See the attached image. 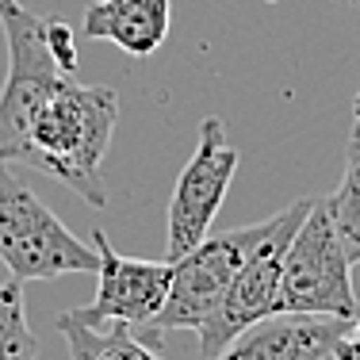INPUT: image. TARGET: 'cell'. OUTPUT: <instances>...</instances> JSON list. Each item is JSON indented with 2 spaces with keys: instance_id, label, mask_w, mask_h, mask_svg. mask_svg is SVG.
Wrapping results in <instances>:
<instances>
[{
  "instance_id": "obj_1",
  "label": "cell",
  "mask_w": 360,
  "mask_h": 360,
  "mask_svg": "<svg viewBox=\"0 0 360 360\" xmlns=\"http://www.w3.org/2000/svg\"><path fill=\"white\" fill-rule=\"evenodd\" d=\"M119 123V96L104 84H81L62 77L54 92L31 115L20 165L62 180L89 207H108L104 158Z\"/></svg>"
},
{
  "instance_id": "obj_2",
  "label": "cell",
  "mask_w": 360,
  "mask_h": 360,
  "mask_svg": "<svg viewBox=\"0 0 360 360\" xmlns=\"http://www.w3.org/2000/svg\"><path fill=\"white\" fill-rule=\"evenodd\" d=\"M0 261L15 280L96 272V250L73 234L8 165H0Z\"/></svg>"
},
{
  "instance_id": "obj_3",
  "label": "cell",
  "mask_w": 360,
  "mask_h": 360,
  "mask_svg": "<svg viewBox=\"0 0 360 360\" xmlns=\"http://www.w3.org/2000/svg\"><path fill=\"white\" fill-rule=\"evenodd\" d=\"M276 314H326L353 322L360 314L353 291V261L338 238L326 200H314L311 215L299 222L284 257Z\"/></svg>"
},
{
  "instance_id": "obj_4",
  "label": "cell",
  "mask_w": 360,
  "mask_h": 360,
  "mask_svg": "<svg viewBox=\"0 0 360 360\" xmlns=\"http://www.w3.org/2000/svg\"><path fill=\"white\" fill-rule=\"evenodd\" d=\"M0 27L8 39V77L0 89V165H20L31 115L62 84V73L46 46V20L23 0H0Z\"/></svg>"
},
{
  "instance_id": "obj_5",
  "label": "cell",
  "mask_w": 360,
  "mask_h": 360,
  "mask_svg": "<svg viewBox=\"0 0 360 360\" xmlns=\"http://www.w3.org/2000/svg\"><path fill=\"white\" fill-rule=\"evenodd\" d=\"M272 219L253 222V226H238L226 234H207L192 253H184L180 261H173V284H169V299L161 307V314L139 333L142 341H153L161 333L173 330H195L200 333L207 319L219 311L226 288L234 284L242 261L250 257V250L264 238Z\"/></svg>"
},
{
  "instance_id": "obj_6",
  "label": "cell",
  "mask_w": 360,
  "mask_h": 360,
  "mask_svg": "<svg viewBox=\"0 0 360 360\" xmlns=\"http://www.w3.org/2000/svg\"><path fill=\"white\" fill-rule=\"evenodd\" d=\"M314 200H295L291 207H284L280 215H272L264 238L250 250V257L242 261L234 284L226 288L219 311L207 319V326L200 330V353L203 356H219L230 341L242 330H250L261 319L276 314V295H280V276H284V257L288 245L295 238L299 222L311 215Z\"/></svg>"
},
{
  "instance_id": "obj_7",
  "label": "cell",
  "mask_w": 360,
  "mask_h": 360,
  "mask_svg": "<svg viewBox=\"0 0 360 360\" xmlns=\"http://www.w3.org/2000/svg\"><path fill=\"white\" fill-rule=\"evenodd\" d=\"M234 173H238V150L226 146V123L215 115L203 119L195 153L180 169L173 184V200H169L165 261H180L211 234V222H215L222 200H226Z\"/></svg>"
},
{
  "instance_id": "obj_8",
  "label": "cell",
  "mask_w": 360,
  "mask_h": 360,
  "mask_svg": "<svg viewBox=\"0 0 360 360\" xmlns=\"http://www.w3.org/2000/svg\"><path fill=\"white\" fill-rule=\"evenodd\" d=\"M92 250H96V299L89 307H77V319L89 326H131L146 330L161 314L173 284V261H139V257L115 253L104 230H92Z\"/></svg>"
},
{
  "instance_id": "obj_9",
  "label": "cell",
  "mask_w": 360,
  "mask_h": 360,
  "mask_svg": "<svg viewBox=\"0 0 360 360\" xmlns=\"http://www.w3.org/2000/svg\"><path fill=\"white\" fill-rule=\"evenodd\" d=\"M349 322L326 314H269L211 360H333Z\"/></svg>"
},
{
  "instance_id": "obj_10",
  "label": "cell",
  "mask_w": 360,
  "mask_h": 360,
  "mask_svg": "<svg viewBox=\"0 0 360 360\" xmlns=\"http://www.w3.org/2000/svg\"><path fill=\"white\" fill-rule=\"evenodd\" d=\"M173 0H96L84 8V39L111 42L131 58H150L169 39Z\"/></svg>"
},
{
  "instance_id": "obj_11",
  "label": "cell",
  "mask_w": 360,
  "mask_h": 360,
  "mask_svg": "<svg viewBox=\"0 0 360 360\" xmlns=\"http://www.w3.org/2000/svg\"><path fill=\"white\" fill-rule=\"evenodd\" d=\"M58 333L65 338L70 360H165L131 326H89L73 311L58 319Z\"/></svg>"
},
{
  "instance_id": "obj_12",
  "label": "cell",
  "mask_w": 360,
  "mask_h": 360,
  "mask_svg": "<svg viewBox=\"0 0 360 360\" xmlns=\"http://www.w3.org/2000/svg\"><path fill=\"white\" fill-rule=\"evenodd\" d=\"M330 219L338 226V238L345 245L349 261H360V146H349L345 153V173H341L338 192L326 200Z\"/></svg>"
},
{
  "instance_id": "obj_13",
  "label": "cell",
  "mask_w": 360,
  "mask_h": 360,
  "mask_svg": "<svg viewBox=\"0 0 360 360\" xmlns=\"http://www.w3.org/2000/svg\"><path fill=\"white\" fill-rule=\"evenodd\" d=\"M0 360H39L27 303H23V280L15 276L0 284Z\"/></svg>"
},
{
  "instance_id": "obj_14",
  "label": "cell",
  "mask_w": 360,
  "mask_h": 360,
  "mask_svg": "<svg viewBox=\"0 0 360 360\" xmlns=\"http://www.w3.org/2000/svg\"><path fill=\"white\" fill-rule=\"evenodd\" d=\"M46 46H50V54H54L58 70L73 77V70H77V39H73L70 23L58 20V15H46Z\"/></svg>"
},
{
  "instance_id": "obj_15",
  "label": "cell",
  "mask_w": 360,
  "mask_h": 360,
  "mask_svg": "<svg viewBox=\"0 0 360 360\" xmlns=\"http://www.w3.org/2000/svg\"><path fill=\"white\" fill-rule=\"evenodd\" d=\"M333 360H360V345H356L353 338H349V333L338 341V349H333Z\"/></svg>"
},
{
  "instance_id": "obj_16",
  "label": "cell",
  "mask_w": 360,
  "mask_h": 360,
  "mask_svg": "<svg viewBox=\"0 0 360 360\" xmlns=\"http://www.w3.org/2000/svg\"><path fill=\"white\" fill-rule=\"evenodd\" d=\"M349 146H360V96L353 100V131H349Z\"/></svg>"
},
{
  "instance_id": "obj_17",
  "label": "cell",
  "mask_w": 360,
  "mask_h": 360,
  "mask_svg": "<svg viewBox=\"0 0 360 360\" xmlns=\"http://www.w3.org/2000/svg\"><path fill=\"white\" fill-rule=\"evenodd\" d=\"M349 338H353L356 345H360V314H356V319H353V333H349Z\"/></svg>"
}]
</instances>
